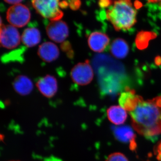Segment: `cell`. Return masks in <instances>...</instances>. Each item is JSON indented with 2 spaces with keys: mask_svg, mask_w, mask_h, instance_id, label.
<instances>
[{
  "mask_svg": "<svg viewBox=\"0 0 161 161\" xmlns=\"http://www.w3.org/2000/svg\"><path fill=\"white\" fill-rule=\"evenodd\" d=\"M129 113L132 128L139 134L147 138L161 134V96L146 100L142 97Z\"/></svg>",
  "mask_w": 161,
  "mask_h": 161,
  "instance_id": "6da1fadb",
  "label": "cell"
},
{
  "mask_svg": "<svg viewBox=\"0 0 161 161\" xmlns=\"http://www.w3.org/2000/svg\"><path fill=\"white\" fill-rule=\"evenodd\" d=\"M136 14L131 0H116L106 12L107 19L116 31L131 29L136 23Z\"/></svg>",
  "mask_w": 161,
  "mask_h": 161,
  "instance_id": "7a4b0ae2",
  "label": "cell"
},
{
  "mask_svg": "<svg viewBox=\"0 0 161 161\" xmlns=\"http://www.w3.org/2000/svg\"><path fill=\"white\" fill-rule=\"evenodd\" d=\"M60 0H32V5L40 15L51 21H58L64 13L59 9Z\"/></svg>",
  "mask_w": 161,
  "mask_h": 161,
  "instance_id": "3957f363",
  "label": "cell"
},
{
  "mask_svg": "<svg viewBox=\"0 0 161 161\" xmlns=\"http://www.w3.org/2000/svg\"><path fill=\"white\" fill-rule=\"evenodd\" d=\"M6 18L12 26L16 27H23L29 23L31 19V13L25 5L16 4L8 9Z\"/></svg>",
  "mask_w": 161,
  "mask_h": 161,
  "instance_id": "277c9868",
  "label": "cell"
},
{
  "mask_svg": "<svg viewBox=\"0 0 161 161\" xmlns=\"http://www.w3.org/2000/svg\"><path fill=\"white\" fill-rule=\"evenodd\" d=\"M71 77L75 83L79 86H86L92 82L94 78V71L89 62L78 63L73 68Z\"/></svg>",
  "mask_w": 161,
  "mask_h": 161,
  "instance_id": "5b68a950",
  "label": "cell"
},
{
  "mask_svg": "<svg viewBox=\"0 0 161 161\" xmlns=\"http://www.w3.org/2000/svg\"><path fill=\"white\" fill-rule=\"evenodd\" d=\"M21 40V36L16 27L12 25H1L0 41L3 47L14 49L19 45Z\"/></svg>",
  "mask_w": 161,
  "mask_h": 161,
  "instance_id": "8992f818",
  "label": "cell"
},
{
  "mask_svg": "<svg viewBox=\"0 0 161 161\" xmlns=\"http://www.w3.org/2000/svg\"><path fill=\"white\" fill-rule=\"evenodd\" d=\"M48 37L57 43H63L68 37L69 29L65 22L61 20L51 21L46 27Z\"/></svg>",
  "mask_w": 161,
  "mask_h": 161,
  "instance_id": "52a82bcc",
  "label": "cell"
},
{
  "mask_svg": "<svg viewBox=\"0 0 161 161\" xmlns=\"http://www.w3.org/2000/svg\"><path fill=\"white\" fill-rule=\"evenodd\" d=\"M36 86L43 96L47 98H52L58 92V81L54 76L47 75L38 80Z\"/></svg>",
  "mask_w": 161,
  "mask_h": 161,
  "instance_id": "ba28073f",
  "label": "cell"
},
{
  "mask_svg": "<svg viewBox=\"0 0 161 161\" xmlns=\"http://www.w3.org/2000/svg\"><path fill=\"white\" fill-rule=\"evenodd\" d=\"M110 42V39L106 34L99 31L92 33L88 38V43L91 50L96 53L103 52Z\"/></svg>",
  "mask_w": 161,
  "mask_h": 161,
  "instance_id": "9c48e42d",
  "label": "cell"
},
{
  "mask_svg": "<svg viewBox=\"0 0 161 161\" xmlns=\"http://www.w3.org/2000/svg\"><path fill=\"white\" fill-rule=\"evenodd\" d=\"M113 133L115 138L122 142L129 145L130 150H135L136 149V135L132 130L128 126L115 127Z\"/></svg>",
  "mask_w": 161,
  "mask_h": 161,
  "instance_id": "30bf717a",
  "label": "cell"
},
{
  "mask_svg": "<svg viewBox=\"0 0 161 161\" xmlns=\"http://www.w3.org/2000/svg\"><path fill=\"white\" fill-rule=\"evenodd\" d=\"M38 54L43 61L51 62L59 58L60 51L55 43L51 42H44L39 47Z\"/></svg>",
  "mask_w": 161,
  "mask_h": 161,
  "instance_id": "8fae6325",
  "label": "cell"
},
{
  "mask_svg": "<svg viewBox=\"0 0 161 161\" xmlns=\"http://www.w3.org/2000/svg\"><path fill=\"white\" fill-rule=\"evenodd\" d=\"M142 98V96L136 94L134 90L128 88L121 94L119 103L124 109L130 112L135 108Z\"/></svg>",
  "mask_w": 161,
  "mask_h": 161,
  "instance_id": "7c38bea8",
  "label": "cell"
},
{
  "mask_svg": "<svg viewBox=\"0 0 161 161\" xmlns=\"http://www.w3.org/2000/svg\"><path fill=\"white\" fill-rule=\"evenodd\" d=\"M13 87L17 93L23 96L29 95L34 88L32 80L25 75H19L15 78Z\"/></svg>",
  "mask_w": 161,
  "mask_h": 161,
  "instance_id": "4fadbf2b",
  "label": "cell"
},
{
  "mask_svg": "<svg viewBox=\"0 0 161 161\" xmlns=\"http://www.w3.org/2000/svg\"><path fill=\"white\" fill-rule=\"evenodd\" d=\"M108 119L115 125H121L127 118V111L120 106H112L107 110Z\"/></svg>",
  "mask_w": 161,
  "mask_h": 161,
  "instance_id": "5bb4252c",
  "label": "cell"
},
{
  "mask_svg": "<svg viewBox=\"0 0 161 161\" xmlns=\"http://www.w3.org/2000/svg\"><path fill=\"white\" fill-rule=\"evenodd\" d=\"M41 35L40 31L36 28H26L23 32L21 40L24 45L28 47H33L40 43Z\"/></svg>",
  "mask_w": 161,
  "mask_h": 161,
  "instance_id": "9a60e30c",
  "label": "cell"
},
{
  "mask_svg": "<svg viewBox=\"0 0 161 161\" xmlns=\"http://www.w3.org/2000/svg\"><path fill=\"white\" fill-rule=\"evenodd\" d=\"M110 51L111 54L115 58L123 59L129 53V46L125 40L117 38L112 42Z\"/></svg>",
  "mask_w": 161,
  "mask_h": 161,
  "instance_id": "2e32d148",
  "label": "cell"
},
{
  "mask_svg": "<svg viewBox=\"0 0 161 161\" xmlns=\"http://www.w3.org/2000/svg\"><path fill=\"white\" fill-rule=\"evenodd\" d=\"M154 33L151 32L141 31L136 36V45L139 49H144L148 45L149 41L151 37H154Z\"/></svg>",
  "mask_w": 161,
  "mask_h": 161,
  "instance_id": "e0dca14e",
  "label": "cell"
},
{
  "mask_svg": "<svg viewBox=\"0 0 161 161\" xmlns=\"http://www.w3.org/2000/svg\"><path fill=\"white\" fill-rule=\"evenodd\" d=\"M106 161H129L123 153L117 152L108 156Z\"/></svg>",
  "mask_w": 161,
  "mask_h": 161,
  "instance_id": "ac0fdd59",
  "label": "cell"
},
{
  "mask_svg": "<svg viewBox=\"0 0 161 161\" xmlns=\"http://www.w3.org/2000/svg\"><path fill=\"white\" fill-rule=\"evenodd\" d=\"M69 6L71 9L73 10H77L79 9L81 6L80 0H69Z\"/></svg>",
  "mask_w": 161,
  "mask_h": 161,
  "instance_id": "d6986e66",
  "label": "cell"
},
{
  "mask_svg": "<svg viewBox=\"0 0 161 161\" xmlns=\"http://www.w3.org/2000/svg\"><path fill=\"white\" fill-rule=\"evenodd\" d=\"M113 3L112 0H99L98 2V5L102 8H109Z\"/></svg>",
  "mask_w": 161,
  "mask_h": 161,
  "instance_id": "ffe728a7",
  "label": "cell"
},
{
  "mask_svg": "<svg viewBox=\"0 0 161 161\" xmlns=\"http://www.w3.org/2000/svg\"><path fill=\"white\" fill-rule=\"evenodd\" d=\"M69 6V2L67 0H64L60 3V4H59L60 7L62 9H65Z\"/></svg>",
  "mask_w": 161,
  "mask_h": 161,
  "instance_id": "44dd1931",
  "label": "cell"
},
{
  "mask_svg": "<svg viewBox=\"0 0 161 161\" xmlns=\"http://www.w3.org/2000/svg\"><path fill=\"white\" fill-rule=\"evenodd\" d=\"M157 155L158 159L161 160V142L158 145L156 149Z\"/></svg>",
  "mask_w": 161,
  "mask_h": 161,
  "instance_id": "7402d4cb",
  "label": "cell"
},
{
  "mask_svg": "<svg viewBox=\"0 0 161 161\" xmlns=\"http://www.w3.org/2000/svg\"><path fill=\"white\" fill-rule=\"evenodd\" d=\"M23 0H4L6 3L11 4H18V3H21Z\"/></svg>",
  "mask_w": 161,
  "mask_h": 161,
  "instance_id": "603a6c76",
  "label": "cell"
},
{
  "mask_svg": "<svg viewBox=\"0 0 161 161\" xmlns=\"http://www.w3.org/2000/svg\"><path fill=\"white\" fill-rule=\"evenodd\" d=\"M149 3H158L161 8V0H148Z\"/></svg>",
  "mask_w": 161,
  "mask_h": 161,
  "instance_id": "cb8c5ba5",
  "label": "cell"
},
{
  "mask_svg": "<svg viewBox=\"0 0 161 161\" xmlns=\"http://www.w3.org/2000/svg\"></svg>",
  "mask_w": 161,
  "mask_h": 161,
  "instance_id": "d4e9b609",
  "label": "cell"
}]
</instances>
